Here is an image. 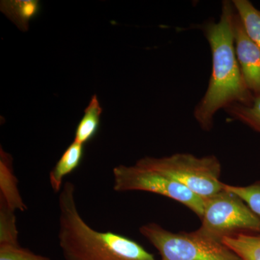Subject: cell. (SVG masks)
Returning <instances> with one entry per match:
<instances>
[{"label": "cell", "instance_id": "7", "mask_svg": "<svg viewBox=\"0 0 260 260\" xmlns=\"http://www.w3.org/2000/svg\"><path fill=\"white\" fill-rule=\"evenodd\" d=\"M233 35L238 62L246 86L254 97L260 95V49L248 35L234 8Z\"/></svg>", "mask_w": 260, "mask_h": 260}, {"label": "cell", "instance_id": "8", "mask_svg": "<svg viewBox=\"0 0 260 260\" xmlns=\"http://www.w3.org/2000/svg\"><path fill=\"white\" fill-rule=\"evenodd\" d=\"M13 167V158L3 148L0 149V200L13 211L27 210L18 186Z\"/></svg>", "mask_w": 260, "mask_h": 260}, {"label": "cell", "instance_id": "5", "mask_svg": "<svg viewBox=\"0 0 260 260\" xmlns=\"http://www.w3.org/2000/svg\"><path fill=\"white\" fill-rule=\"evenodd\" d=\"M201 221L197 232L218 242L239 234H260L259 217L240 197L225 187L205 200Z\"/></svg>", "mask_w": 260, "mask_h": 260}, {"label": "cell", "instance_id": "9", "mask_svg": "<svg viewBox=\"0 0 260 260\" xmlns=\"http://www.w3.org/2000/svg\"><path fill=\"white\" fill-rule=\"evenodd\" d=\"M84 155V145L73 141L66 149L54 169L49 173V182L53 190L60 192L67 175L79 167Z\"/></svg>", "mask_w": 260, "mask_h": 260}, {"label": "cell", "instance_id": "3", "mask_svg": "<svg viewBox=\"0 0 260 260\" xmlns=\"http://www.w3.org/2000/svg\"><path fill=\"white\" fill-rule=\"evenodd\" d=\"M137 162L180 183L205 200L224 188L220 180L221 164L215 155L199 158L190 153H175L162 158L145 157Z\"/></svg>", "mask_w": 260, "mask_h": 260}, {"label": "cell", "instance_id": "16", "mask_svg": "<svg viewBox=\"0 0 260 260\" xmlns=\"http://www.w3.org/2000/svg\"><path fill=\"white\" fill-rule=\"evenodd\" d=\"M228 190L237 194L249 207V208L260 218V181L250 185L239 186L224 184Z\"/></svg>", "mask_w": 260, "mask_h": 260}, {"label": "cell", "instance_id": "13", "mask_svg": "<svg viewBox=\"0 0 260 260\" xmlns=\"http://www.w3.org/2000/svg\"><path fill=\"white\" fill-rule=\"evenodd\" d=\"M232 3L248 35L260 49V10L249 0H234Z\"/></svg>", "mask_w": 260, "mask_h": 260}, {"label": "cell", "instance_id": "6", "mask_svg": "<svg viewBox=\"0 0 260 260\" xmlns=\"http://www.w3.org/2000/svg\"><path fill=\"white\" fill-rule=\"evenodd\" d=\"M113 181L114 191H141L162 195L184 205L200 220L204 213V199L180 183L137 162L133 166L119 165L114 167Z\"/></svg>", "mask_w": 260, "mask_h": 260}, {"label": "cell", "instance_id": "1", "mask_svg": "<svg viewBox=\"0 0 260 260\" xmlns=\"http://www.w3.org/2000/svg\"><path fill=\"white\" fill-rule=\"evenodd\" d=\"M232 1L222 3L218 22L208 20L201 25L212 54V73L206 92L194 108V117L204 131L213 129L218 111L234 104L251 105L254 96L246 86L238 62L233 35Z\"/></svg>", "mask_w": 260, "mask_h": 260}, {"label": "cell", "instance_id": "11", "mask_svg": "<svg viewBox=\"0 0 260 260\" xmlns=\"http://www.w3.org/2000/svg\"><path fill=\"white\" fill-rule=\"evenodd\" d=\"M102 112V107L97 95H94L75 129L74 142L85 145L93 139L100 127Z\"/></svg>", "mask_w": 260, "mask_h": 260}, {"label": "cell", "instance_id": "17", "mask_svg": "<svg viewBox=\"0 0 260 260\" xmlns=\"http://www.w3.org/2000/svg\"><path fill=\"white\" fill-rule=\"evenodd\" d=\"M0 260H52L36 254L20 244H0Z\"/></svg>", "mask_w": 260, "mask_h": 260}, {"label": "cell", "instance_id": "15", "mask_svg": "<svg viewBox=\"0 0 260 260\" xmlns=\"http://www.w3.org/2000/svg\"><path fill=\"white\" fill-rule=\"evenodd\" d=\"M15 213L0 200V244H19Z\"/></svg>", "mask_w": 260, "mask_h": 260}, {"label": "cell", "instance_id": "10", "mask_svg": "<svg viewBox=\"0 0 260 260\" xmlns=\"http://www.w3.org/2000/svg\"><path fill=\"white\" fill-rule=\"evenodd\" d=\"M1 11L22 31H27L29 22L39 15L40 2L37 0H10L2 1Z\"/></svg>", "mask_w": 260, "mask_h": 260}, {"label": "cell", "instance_id": "4", "mask_svg": "<svg viewBox=\"0 0 260 260\" xmlns=\"http://www.w3.org/2000/svg\"><path fill=\"white\" fill-rule=\"evenodd\" d=\"M140 232L158 251L160 260H241L223 242L197 231L174 233L150 223L142 225Z\"/></svg>", "mask_w": 260, "mask_h": 260}, {"label": "cell", "instance_id": "2", "mask_svg": "<svg viewBox=\"0 0 260 260\" xmlns=\"http://www.w3.org/2000/svg\"><path fill=\"white\" fill-rule=\"evenodd\" d=\"M58 240L65 260H155L129 238L92 229L78 211L75 184L70 181L59 192Z\"/></svg>", "mask_w": 260, "mask_h": 260}, {"label": "cell", "instance_id": "14", "mask_svg": "<svg viewBox=\"0 0 260 260\" xmlns=\"http://www.w3.org/2000/svg\"><path fill=\"white\" fill-rule=\"evenodd\" d=\"M228 115L260 133V95L254 97L251 105L234 104L225 109Z\"/></svg>", "mask_w": 260, "mask_h": 260}, {"label": "cell", "instance_id": "12", "mask_svg": "<svg viewBox=\"0 0 260 260\" xmlns=\"http://www.w3.org/2000/svg\"><path fill=\"white\" fill-rule=\"evenodd\" d=\"M222 242L241 260H260V234H239Z\"/></svg>", "mask_w": 260, "mask_h": 260}]
</instances>
